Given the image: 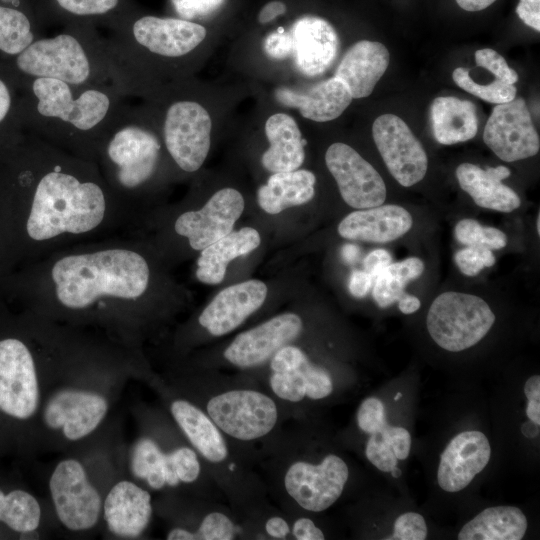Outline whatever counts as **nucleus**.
<instances>
[{
  "label": "nucleus",
  "mask_w": 540,
  "mask_h": 540,
  "mask_svg": "<svg viewBox=\"0 0 540 540\" xmlns=\"http://www.w3.org/2000/svg\"><path fill=\"white\" fill-rule=\"evenodd\" d=\"M490 456V443L484 433L468 430L457 434L440 456L439 487L450 493L463 490L487 466Z\"/></svg>",
  "instance_id": "aec40b11"
},
{
  "label": "nucleus",
  "mask_w": 540,
  "mask_h": 540,
  "mask_svg": "<svg viewBox=\"0 0 540 540\" xmlns=\"http://www.w3.org/2000/svg\"><path fill=\"white\" fill-rule=\"evenodd\" d=\"M163 140L128 105L107 133L97 165L111 193L131 224L145 192L159 173Z\"/></svg>",
  "instance_id": "39448f33"
},
{
  "label": "nucleus",
  "mask_w": 540,
  "mask_h": 540,
  "mask_svg": "<svg viewBox=\"0 0 540 540\" xmlns=\"http://www.w3.org/2000/svg\"><path fill=\"white\" fill-rule=\"evenodd\" d=\"M303 328L301 318L283 313L239 334L225 349L224 357L240 368L256 367L293 341Z\"/></svg>",
  "instance_id": "a211bd4d"
},
{
  "label": "nucleus",
  "mask_w": 540,
  "mask_h": 540,
  "mask_svg": "<svg viewBox=\"0 0 540 540\" xmlns=\"http://www.w3.org/2000/svg\"><path fill=\"white\" fill-rule=\"evenodd\" d=\"M265 134L269 148L263 153V167L272 172H288L297 170L304 162V146L296 121L288 114L276 113L265 123Z\"/></svg>",
  "instance_id": "c85d7f7f"
},
{
  "label": "nucleus",
  "mask_w": 540,
  "mask_h": 540,
  "mask_svg": "<svg viewBox=\"0 0 540 540\" xmlns=\"http://www.w3.org/2000/svg\"><path fill=\"white\" fill-rule=\"evenodd\" d=\"M389 62V51L382 43L361 40L344 54L335 77L347 86L353 99L365 98L373 92Z\"/></svg>",
  "instance_id": "393cba45"
},
{
  "label": "nucleus",
  "mask_w": 540,
  "mask_h": 540,
  "mask_svg": "<svg viewBox=\"0 0 540 540\" xmlns=\"http://www.w3.org/2000/svg\"><path fill=\"white\" fill-rule=\"evenodd\" d=\"M349 477L348 466L337 455L329 454L319 464L293 463L284 477L287 493L305 510L321 512L341 496Z\"/></svg>",
  "instance_id": "4468645a"
},
{
  "label": "nucleus",
  "mask_w": 540,
  "mask_h": 540,
  "mask_svg": "<svg viewBox=\"0 0 540 540\" xmlns=\"http://www.w3.org/2000/svg\"><path fill=\"white\" fill-rule=\"evenodd\" d=\"M455 174L461 189L479 207L509 213L521 205L519 195L502 183L511 174L506 166L482 169L472 163H462Z\"/></svg>",
  "instance_id": "bb28decb"
},
{
  "label": "nucleus",
  "mask_w": 540,
  "mask_h": 540,
  "mask_svg": "<svg viewBox=\"0 0 540 540\" xmlns=\"http://www.w3.org/2000/svg\"><path fill=\"white\" fill-rule=\"evenodd\" d=\"M528 527L524 513L515 506H493L479 512L458 533L459 540H520Z\"/></svg>",
  "instance_id": "72a5a7b5"
},
{
  "label": "nucleus",
  "mask_w": 540,
  "mask_h": 540,
  "mask_svg": "<svg viewBox=\"0 0 540 540\" xmlns=\"http://www.w3.org/2000/svg\"><path fill=\"white\" fill-rule=\"evenodd\" d=\"M39 388L32 351L20 339L0 340V409L6 414L27 419L36 411Z\"/></svg>",
  "instance_id": "9b49d317"
},
{
  "label": "nucleus",
  "mask_w": 540,
  "mask_h": 540,
  "mask_svg": "<svg viewBox=\"0 0 540 540\" xmlns=\"http://www.w3.org/2000/svg\"><path fill=\"white\" fill-rule=\"evenodd\" d=\"M389 437L396 458L400 460L408 458L411 448V436L408 430L389 425Z\"/></svg>",
  "instance_id": "3c124183"
},
{
  "label": "nucleus",
  "mask_w": 540,
  "mask_h": 540,
  "mask_svg": "<svg viewBox=\"0 0 540 540\" xmlns=\"http://www.w3.org/2000/svg\"><path fill=\"white\" fill-rule=\"evenodd\" d=\"M200 474V463L194 450L177 448L166 453V484L176 486L179 482H194Z\"/></svg>",
  "instance_id": "ea45409f"
},
{
  "label": "nucleus",
  "mask_w": 540,
  "mask_h": 540,
  "mask_svg": "<svg viewBox=\"0 0 540 540\" xmlns=\"http://www.w3.org/2000/svg\"><path fill=\"white\" fill-rule=\"evenodd\" d=\"M168 540H194L193 532H190L183 528H174L168 535Z\"/></svg>",
  "instance_id": "e2e57ef3"
},
{
  "label": "nucleus",
  "mask_w": 540,
  "mask_h": 540,
  "mask_svg": "<svg viewBox=\"0 0 540 540\" xmlns=\"http://www.w3.org/2000/svg\"><path fill=\"white\" fill-rule=\"evenodd\" d=\"M454 260L459 270L466 276L473 277L483 268L491 267L496 259L492 250L485 247L466 246L458 250Z\"/></svg>",
  "instance_id": "79ce46f5"
},
{
  "label": "nucleus",
  "mask_w": 540,
  "mask_h": 540,
  "mask_svg": "<svg viewBox=\"0 0 540 540\" xmlns=\"http://www.w3.org/2000/svg\"><path fill=\"white\" fill-rule=\"evenodd\" d=\"M37 35L30 19L22 11L0 6V51L16 56L26 49Z\"/></svg>",
  "instance_id": "e433bc0d"
},
{
  "label": "nucleus",
  "mask_w": 540,
  "mask_h": 540,
  "mask_svg": "<svg viewBox=\"0 0 540 540\" xmlns=\"http://www.w3.org/2000/svg\"><path fill=\"white\" fill-rule=\"evenodd\" d=\"M212 120L200 103L181 99L166 109L161 127L165 150L183 172L200 169L210 150Z\"/></svg>",
  "instance_id": "6e6552de"
},
{
  "label": "nucleus",
  "mask_w": 540,
  "mask_h": 540,
  "mask_svg": "<svg viewBox=\"0 0 540 540\" xmlns=\"http://www.w3.org/2000/svg\"><path fill=\"white\" fill-rule=\"evenodd\" d=\"M170 410L190 443L206 460L220 463L227 458L224 437L209 415L186 400H175Z\"/></svg>",
  "instance_id": "2f4dec72"
},
{
  "label": "nucleus",
  "mask_w": 540,
  "mask_h": 540,
  "mask_svg": "<svg viewBox=\"0 0 540 540\" xmlns=\"http://www.w3.org/2000/svg\"><path fill=\"white\" fill-rule=\"evenodd\" d=\"M400 311L404 314H412L419 310L421 302L419 298L404 292L397 301Z\"/></svg>",
  "instance_id": "052dcab7"
},
{
  "label": "nucleus",
  "mask_w": 540,
  "mask_h": 540,
  "mask_svg": "<svg viewBox=\"0 0 540 540\" xmlns=\"http://www.w3.org/2000/svg\"><path fill=\"white\" fill-rule=\"evenodd\" d=\"M286 12V6L281 1H271L267 3L258 15L259 23L265 24L272 21L277 16Z\"/></svg>",
  "instance_id": "13d9d810"
},
{
  "label": "nucleus",
  "mask_w": 540,
  "mask_h": 540,
  "mask_svg": "<svg viewBox=\"0 0 540 540\" xmlns=\"http://www.w3.org/2000/svg\"><path fill=\"white\" fill-rule=\"evenodd\" d=\"M41 510L37 500L23 490L4 494L0 490V521L17 532L34 531L40 523Z\"/></svg>",
  "instance_id": "c9c22d12"
},
{
  "label": "nucleus",
  "mask_w": 540,
  "mask_h": 540,
  "mask_svg": "<svg viewBox=\"0 0 540 540\" xmlns=\"http://www.w3.org/2000/svg\"><path fill=\"white\" fill-rule=\"evenodd\" d=\"M67 13L78 16H101L115 10L120 0H55Z\"/></svg>",
  "instance_id": "a18cd8bd"
},
{
  "label": "nucleus",
  "mask_w": 540,
  "mask_h": 540,
  "mask_svg": "<svg viewBox=\"0 0 540 540\" xmlns=\"http://www.w3.org/2000/svg\"><path fill=\"white\" fill-rule=\"evenodd\" d=\"M292 533L298 540H323L325 536L309 518H299L293 525Z\"/></svg>",
  "instance_id": "6e6d98bb"
},
{
  "label": "nucleus",
  "mask_w": 540,
  "mask_h": 540,
  "mask_svg": "<svg viewBox=\"0 0 540 540\" xmlns=\"http://www.w3.org/2000/svg\"><path fill=\"white\" fill-rule=\"evenodd\" d=\"M393 535L389 539L424 540L427 537V525L424 517L416 512H405L394 522Z\"/></svg>",
  "instance_id": "49530a36"
},
{
  "label": "nucleus",
  "mask_w": 540,
  "mask_h": 540,
  "mask_svg": "<svg viewBox=\"0 0 540 540\" xmlns=\"http://www.w3.org/2000/svg\"><path fill=\"white\" fill-rule=\"evenodd\" d=\"M401 396H402V394L400 392H398L396 394V396L394 397V400L397 401Z\"/></svg>",
  "instance_id": "774afa93"
},
{
  "label": "nucleus",
  "mask_w": 540,
  "mask_h": 540,
  "mask_svg": "<svg viewBox=\"0 0 540 540\" xmlns=\"http://www.w3.org/2000/svg\"><path fill=\"white\" fill-rule=\"evenodd\" d=\"M20 166L16 240L19 251L33 260L130 226L96 162L34 136Z\"/></svg>",
  "instance_id": "f03ea898"
},
{
  "label": "nucleus",
  "mask_w": 540,
  "mask_h": 540,
  "mask_svg": "<svg viewBox=\"0 0 540 540\" xmlns=\"http://www.w3.org/2000/svg\"><path fill=\"white\" fill-rule=\"evenodd\" d=\"M12 95L7 83L0 78V125L5 122L12 110Z\"/></svg>",
  "instance_id": "bf43d9fd"
},
{
  "label": "nucleus",
  "mask_w": 540,
  "mask_h": 540,
  "mask_svg": "<svg viewBox=\"0 0 540 540\" xmlns=\"http://www.w3.org/2000/svg\"><path fill=\"white\" fill-rule=\"evenodd\" d=\"M176 13L185 20L211 14L224 0H171Z\"/></svg>",
  "instance_id": "de8ad7c7"
},
{
  "label": "nucleus",
  "mask_w": 540,
  "mask_h": 540,
  "mask_svg": "<svg viewBox=\"0 0 540 540\" xmlns=\"http://www.w3.org/2000/svg\"><path fill=\"white\" fill-rule=\"evenodd\" d=\"M265 530L268 535L277 539H284L290 533L288 523L278 516L271 517L267 520Z\"/></svg>",
  "instance_id": "4d7b16f0"
},
{
  "label": "nucleus",
  "mask_w": 540,
  "mask_h": 540,
  "mask_svg": "<svg viewBox=\"0 0 540 540\" xmlns=\"http://www.w3.org/2000/svg\"><path fill=\"white\" fill-rule=\"evenodd\" d=\"M391 475L394 477V478H398L401 476V469L398 467V466H395L391 471H390Z\"/></svg>",
  "instance_id": "69168bd1"
},
{
  "label": "nucleus",
  "mask_w": 540,
  "mask_h": 540,
  "mask_svg": "<svg viewBox=\"0 0 540 540\" xmlns=\"http://www.w3.org/2000/svg\"><path fill=\"white\" fill-rule=\"evenodd\" d=\"M359 254V249L355 245L347 244L342 249V256L345 261L352 263L356 260Z\"/></svg>",
  "instance_id": "0e129e2a"
},
{
  "label": "nucleus",
  "mask_w": 540,
  "mask_h": 540,
  "mask_svg": "<svg viewBox=\"0 0 540 540\" xmlns=\"http://www.w3.org/2000/svg\"><path fill=\"white\" fill-rule=\"evenodd\" d=\"M270 387L280 399L299 402L305 397L320 400L333 391V382L327 370L310 362L298 347L285 345L270 362Z\"/></svg>",
  "instance_id": "f3484780"
},
{
  "label": "nucleus",
  "mask_w": 540,
  "mask_h": 540,
  "mask_svg": "<svg viewBox=\"0 0 540 540\" xmlns=\"http://www.w3.org/2000/svg\"><path fill=\"white\" fill-rule=\"evenodd\" d=\"M483 140L505 162L523 160L539 152L540 138L522 97L496 104L485 125Z\"/></svg>",
  "instance_id": "2eb2a0df"
},
{
  "label": "nucleus",
  "mask_w": 540,
  "mask_h": 540,
  "mask_svg": "<svg viewBox=\"0 0 540 540\" xmlns=\"http://www.w3.org/2000/svg\"><path fill=\"white\" fill-rule=\"evenodd\" d=\"M49 487L57 516L66 528L81 531L97 523L101 498L78 461H61L51 475Z\"/></svg>",
  "instance_id": "f8f14e48"
},
{
  "label": "nucleus",
  "mask_w": 540,
  "mask_h": 540,
  "mask_svg": "<svg viewBox=\"0 0 540 540\" xmlns=\"http://www.w3.org/2000/svg\"><path fill=\"white\" fill-rule=\"evenodd\" d=\"M388 423L379 431L369 434L365 447L367 459L380 471L390 472L397 466L388 433Z\"/></svg>",
  "instance_id": "a19ab883"
},
{
  "label": "nucleus",
  "mask_w": 540,
  "mask_h": 540,
  "mask_svg": "<svg viewBox=\"0 0 540 540\" xmlns=\"http://www.w3.org/2000/svg\"><path fill=\"white\" fill-rule=\"evenodd\" d=\"M26 78L27 118L36 136L97 162L107 133L127 106V96L109 86H73L54 78Z\"/></svg>",
  "instance_id": "7ed1b4c3"
},
{
  "label": "nucleus",
  "mask_w": 540,
  "mask_h": 540,
  "mask_svg": "<svg viewBox=\"0 0 540 540\" xmlns=\"http://www.w3.org/2000/svg\"><path fill=\"white\" fill-rule=\"evenodd\" d=\"M155 269L126 235L80 242L33 260L22 293L43 319L97 321L126 328L153 296Z\"/></svg>",
  "instance_id": "f257e3e1"
},
{
  "label": "nucleus",
  "mask_w": 540,
  "mask_h": 540,
  "mask_svg": "<svg viewBox=\"0 0 540 540\" xmlns=\"http://www.w3.org/2000/svg\"><path fill=\"white\" fill-rule=\"evenodd\" d=\"M357 424L360 430L367 434L382 429L387 424L382 401L375 397L365 399L358 408Z\"/></svg>",
  "instance_id": "c03bdc74"
},
{
  "label": "nucleus",
  "mask_w": 540,
  "mask_h": 540,
  "mask_svg": "<svg viewBox=\"0 0 540 540\" xmlns=\"http://www.w3.org/2000/svg\"><path fill=\"white\" fill-rule=\"evenodd\" d=\"M373 283V278L364 270H355L351 273L348 288L352 296L365 297Z\"/></svg>",
  "instance_id": "5fc2aeb1"
},
{
  "label": "nucleus",
  "mask_w": 540,
  "mask_h": 540,
  "mask_svg": "<svg viewBox=\"0 0 540 540\" xmlns=\"http://www.w3.org/2000/svg\"><path fill=\"white\" fill-rule=\"evenodd\" d=\"M260 242V235L254 228L245 227L238 231H231L201 250L197 259V279L204 284L221 283L228 263L253 251Z\"/></svg>",
  "instance_id": "7c9ffc66"
},
{
  "label": "nucleus",
  "mask_w": 540,
  "mask_h": 540,
  "mask_svg": "<svg viewBox=\"0 0 540 540\" xmlns=\"http://www.w3.org/2000/svg\"><path fill=\"white\" fill-rule=\"evenodd\" d=\"M495 314L481 297L456 291L439 294L431 303L426 326L442 349L460 352L479 343L490 331Z\"/></svg>",
  "instance_id": "0eeeda50"
},
{
  "label": "nucleus",
  "mask_w": 540,
  "mask_h": 540,
  "mask_svg": "<svg viewBox=\"0 0 540 540\" xmlns=\"http://www.w3.org/2000/svg\"><path fill=\"white\" fill-rule=\"evenodd\" d=\"M392 263L391 254L386 249H375L371 251L363 261L364 271L374 278L389 264Z\"/></svg>",
  "instance_id": "864d4df0"
},
{
  "label": "nucleus",
  "mask_w": 540,
  "mask_h": 540,
  "mask_svg": "<svg viewBox=\"0 0 540 540\" xmlns=\"http://www.w3.org/2000/svg\"><path fill=\"white\" fill-rule=\"evenodd\" d=\"M527 398L526 415L537 426L540 425V376L533 375L524 385Z\"/></svg>",
  "instance_id": "8fccbe9b"
},
{
  "label": "nucleus",
  "mask_w": 540,
  "mask_h": 540,
  "mask_svg": "<svg viewBox=\"0 0 540 540\" xmlns=\"http://www.w3.org/2000/svg\"><path fill=\"white\" fill-rule=\"evenodd\" d=\"M267 292L266 284L256 279L229 286L204 308L198 322L213 336L225 335L262 306Z\"/></svg>",
  "instance_id": "412c9836"
},
{
  "label": "nucleus",
  "mask_w": 540,
  "mask_h": 540,
  "mask_svg": "<svg viewBox=\"0 0 540 540\" xmlns=\"http://www.w3.org/2000/svg\"><path fill=\"white\" fill-rule=\"evenodd\" d=\"M108 409L106 399L93 392L64 389L47 402L43 419L52 429H62L69 440H79L101 423Z\"/></svg>",
  "instance_id": "6ab92c4d"
},
{
  "label": "nucleus",
  "mask_w": 540,
  "mask_h": 540,
  "mask_svg": "<svg viewBox=\"0 0 540 540\" xmlns=\"http://www.w3.org/2000/svg\"><path fill=\"white\" fill-rule=\"evenodd\" d=\"M456 240L464 246L485 247L499 250L506 246L507 236L498 228L483 226L477 220L465 218L454 228Z\"/></svg>",
  "instance_id": "58836bf2"
},
{
  "label": "nucleus",
  "mask_w": 540,
  "mask_h": 540,
  "mask_svg": "<svg viewBox=\"0 0 540 540\" xmlns=\"http://www.w3.org/2000/svg\"><path fill=\"white\" fill-rule=\"evenodd\" d=\"M516 13L527 26L540 31V0H520Z\"/></svg>",
  "instance_id": "603ef678"
},
{
  "label": "nucleus",
  "mask_w": 540,
  "mask_h": 540,
  "mask_svg": "<svg viewBox=\"0 0 540 540\" xmlns=\"http://www.w3.org/2000/svg\"><path fill=\"white\" fill-rule=\"evenodd\" d=\"M206 409L221 431L242 441L267 435L278 420L275 402L255 390H231L218 394L209 400Z\"/></svg>",
  "instance_id": "1a4fd4ad"
},
{
  "label": "nucleus",
  "mask_w": 540,
  "mask_h": 540,
  "mask_svg": "<svg viewBox=\"0 0 540 540\" xmlns=\"http://www.w3.org/2000/svg\"><path fill=\"white\" fill-rule=\"evenodd\" d=\"M206 34L204 26L190 20L147 15L136 19L128 33L121 31L106 41L116 61L134 84L129 67L135 61L144 55L165 60L181 59L193 52Z\"/></svg>",
  "instance_id": "423d86ee"
},
{
  "label": "nucleus",
  "mask_w": 540,
  "mask_h": 540,
  "mask_svg": "<svg viewBox=\"0 0 540 540\" xmlns=\"http://www.w3.org/2000/svg\"><path fill=\"white\" fill-rule=\"evenodd\" d=\"M315 175L308 170L273 173L257 192L258 204L269 214L309 202L315 194Z\"/></svg>",
  "instance_id": "473e14b6"
},
{
  "label": "nucleus",
  "mask_w": 540,
  "mask_h": 540,
  "mask_svg": "<svg viewBox=\"0 0 540 540\" xmlns=\"http://www.w3.org/2000/svg\"><path fill=\"white\" fill-rule=\"evenodd\" d=\"M536 229H537V234L539 235L540 234V214L537 215Z\"/></svg>",
  "instance_id": "338daca9"
},
{
  "label": "nucleus",
  "mask_w": 540,
  "mask_h": 540,
  "mask_svg": "<svg viewBox=\"0 0 540 540\" xmlns=\"http://www.w3.org/2000/svg\"><path fill=\"white\" fill-rule=\"evenodd\" d=\"M263 48L266 54L276 60H284L293 53V43L290 31L279 27L271 32L264 41Z\"/></svg>",
  "instance_id": "09e8293b"
},
{
  "label": "nucleus",
  "mask_w": 540,
  "mask_h": 540,
  "mask_svg": "<svg viewBox=\"0 0 540 540\" xmlns=\"http://www.w3.org/2000/svg\"><path fill=\"white\" fill-rule=\"evenodd\" d=\"M104 518L110 531L119 536H139L152 515L150 494L130 481L115 484L104 501Z\"/></svg>",
  "instance_id": "cd10ccee"
},
{
  "label": "nucleus",
  "mask_w": 540,
  "mask_h": 540,
  "mask_svg": "<svg viewBox=\"0 0 540 540\" xmlns=\"http://www.w3.org/2000/svg\"><path fill=\"white\" fill-rule=\"evenodd\" d=\"M475 62L484 73H488V81L484 77L472 80L466 69L458 67L453 71L452 78L461 89L494 104L505 103L516 97L514 84L518 81V74L509 67L502 55L490 48L479 49L475 52Z\"/></svg>",
  "instance_id": "a878e982"
},
{
  "label": "nucleus",
  "mask_w": 540,
  "mask_h": 540,
  "mask_svg": "<svg viewBox=\"0 0 540 540\" xmlns=\"http://www.w3.org/2000/svg\"><path fill=\"white\" fill-rule=\"evenodd\" d=\"M17 70L29 78H54L73 86H109L135 93L107 41L92 33L62 32L38 37L15 56Z\"/></svg>",
  "instance_id": "20e7f679"
},
{
  "label": "nucleus",
  "mask_w": 540,
  "mask_h": 540,
  "mask_svg": "<svg viewBox=\"0 0 540 540\" xmlns=\"http://www.w3.org/2000/svg\"><path fill=\"white\" fill-rule=\"evenodd\" d=\"M325 162L346 204L366 209L385 202L386 186L381 175L351 146L333 143L325 153Z\"/></svg>",
  "instance_id": "dca6fc26"
},
{
  "label": "nucleus",
  "mask_w": 540,
  "mask_h": 540,
  "mask_svg": "<svg viewBox=\"0 0 540 540\" xmlns=\"http://www.w3.org/2000/svg\"><path fill=\"white\" fill-rule=\"evenodd\" d=\"M424 262L418 257H409L389 264L375 278L373 298L380 308H387L398 301L406 285L424 272Z\"/></svg>",
  "instance_id": "f704fd0d"
},
{
  "label": "nucleus",
  "mask_w": 540,
  "mask_h": 540,
  "mask_svg": "<svg viewBox=\"0 0 540 540\" xmlns=\"http://www.w3.org/2000/svg\"><path fill=\"white\" fill-rule=\"evenodd\" d=\"M374 143L394 179L411 187L426 175L428 158L409 126L394 114L377 117L372 126Z\"/></svg>",
  "instance_id": "ddd939ff"
},
{
  "label": "nucleus",
  "mask_w": 540,
  "mask_h": 540,
  "mask_svg": "<svg viewBox=\"0 0 540 540\" xmlns=\"http://www.w3.org/2000/svg\"><path fill=\"white\" fill-rule=\"evenodd\" d=\"M495 1L496 0H456L457 4L463 10L470 11V12L481 11L489 7Z\"/></svg>",
  "instance_id": "680f3d73"
},
{
  "label": "nucleus",
  "mask_w": 540,
  "mask_h": 540,
  "mask_svg": "<svg viewBox=\"0 0 540 540\" xmlns=\"http://www.w3.org/2000/svg\"><path fill=\"white\" fill-rule=\"evenodd\" d=\"M431 125L436 141L443 145L466 142L478 132L475 105L454 96H440L431 105Z\"/></svg>",
  "instance_id": "c756f323"
},
{
  "label": "nucleus",
  "mask_w": 540,
  "mask_h": 540,
  "mask_svg": "<svg viewBox=\"0 0 540 540\" xmlns=\"http://www.w3.org/2000/svg\"><path fill=\"white\" fill-rule=\"evenodd\" d=\"M413 225L411 214L395 204L357 209L338 225V233L349 240L388 243L405 235Z\"/></svg>",
  "instance_id": "b1692460"
},
{
  "label": "nucleus",
  "mask_w": 540,
  "mask_h": 540,
  "mask_svg": "<svg viewBox=\"0 0 540 540\" xmlns=\"http://www.w3.org/2000/svg\"><path fill=\"white\" fill-rule=\"evenodd\" d=\"M244 205L238 190L223 188L202 208L179 212L171 222V231L178 239L186 240L190 249L201 251L233 230Z\"/></svg>",
  "instance_id": "9d476101"
},
{
  "label": "nucleus",
  "mask_w": 540,
  "mask_h": 540,
  "mask_svg": "<svg viewBox=\"0 0 540 540\" xmlns=\"http://www.w3.org/2000/svg\"><path fill=\"white\" fill-rule=\"evenodd\" d=\"M276 100L315 122H328L338 118L352 102L347 86L337 77L320 81L298 89L279 87L275 90Z\"/></svg>",
  "instance_id": "5701e85b"
},
{
  "label": "nucleus",
  "mask_w": 540,
  "mask_h": 540,
  "mask_svg": "<svg viewBox=\"0 0 540 540\" xmlns=\"http://www.w3.org/2000/svg\"><path fill=\"white\" fill-rule=\"evenodd\" d=\"M131 470L151 488L161 489L166 484V453L152 439L142 438L133 448Z\"/></svg>",
  "instance_id": "4c0bfd02"
},
{
  "label": "nucleus",
  "mask_w": 540,
  "mask_h": 540,
  "mask_svg": "<svg viewBox=\"0 0 540 540\" xmlns=\"http://www.w3.org/2000/svg\"><path fill=\"white\" fill-rule=\"evenodd\" d=\"M297 69L314 77L323 74L335 61L339 37L334 27L324 18L305 15L290 28Z\"/></svg>",
  "instance_id": "4be33fe9"
},
{
  "label": "nucleus",
  "mask_w": 540,
  "mask_h": 540,
  "mask_svg": "<svg viewBox=\"0 0 540 540\" xmlns=\"http://www.w3.org/2000/svg\"><path fill=\"white\" fill-rule=\"evenodd\" d=\"M235 526L225 514L211 512L204 517L194 540H230L234 538Z\"/></svg>",
  "instance_id": "37998d69"
}]
</instances>
